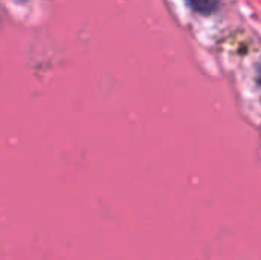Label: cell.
<instances>
[{
    "instance_id": "obj_2",
    "label": "cell",
    "mask_w": 261,
    "mask_h": 260,
    "mask_svg": "<svg viewBox=\"0 0 261 260\" xmlns=\"http://www.w3.org/2000/svg\"><path fill=\"white\" fill-rule=\"evenodd\" d=\"M17 2H26V0H17Z\"/></svg>"
},
{
    "instance_id": "obj_1",
    "label": "cell",
    "mask_w": 261,
    "mask_h": 260,
    "mask_svg": "<svg viewBox=\"0 0 261 260\" xmlns=\"http://www.w3.org/2000/svg\"><path fill=\"white\" fill-rule=\"evenodd\" d=\"M187 3L200 14H213L219 8V0H187Z\"/></svg>"
}]
</instances>
